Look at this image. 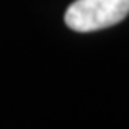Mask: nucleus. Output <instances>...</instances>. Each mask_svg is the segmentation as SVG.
<instances>
[{
  "instance_id": "nucleus-1",
  "label": "nucleus",
  "mask_w": 129,
  "mask_h": 129,
  "mask_svg": "<svg viewBox=\"0 0 129 129\" xmlns=\"http://www.w3.org/2000/svg\"><path fill=\"white\" fill-rule=\"evenodd\" d=\"M129 14V0H76L66 12V25L76 32H96L119 24Z\"/></svg>"
}]
</instances>
